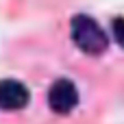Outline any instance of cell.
Here are the masks:
<instances>
[{
    "label": "cell",
    "mask_w": 124,
    "mask_h": 124,
    "mask_svg": "<svg viewBox=\"0 0 124 124\" xmlns=\"http://www.w3.org/2000/svg\"><path fill=\"white\" fill-rule=\"evenodd\" d=\"M111 28H113V37H116V41H118V44L124 48V17H122V15L113 20Z\"/></svg>",
    "instance_id": "277c9868"
},
{
    "label": "cell",
    "mask_w": 124,
    "mask_h": 124,
    "mask_svg": "<svg viewBox=\"0 0 124 124\" xmlns=\"http://www.w3.org/2000/svg\"><path fill=\"white\" fill-rule=\"evenodd\" d=\"M70 35H72L74 46L89 57H100L109 48L107 33L92 15H85V13L74 15L70 22Z\"/></svg>",
    "instance_id": "6da1fadb"
},
{
    "label": "cell",
    "mask_w": 124,
    "mask_h": 124,
    "mask_svg": "<svg viewBox=\"0 0 124 124\" xmlns=\"http://www.w3.org/2000/svg\"><path fill=\"white\" fill-rule=\"evenodd\" d=\"M48 105L54 113L68 116L78 107V89L70 78H59L50 85L48 92Z\"/></svg>",
    "instance_id": "7a4b0ae2"
},
{
    "label": "cell",
    "mask_w": 124,
    "mask_h": 124,
    "mask_svg": "<svg viewBox=\"0 0 124 124\" xmlns=\"http://www.w3.org/2000/svg\"><path fill=\"white\" fill-rule=\"evenodd\" d=\"M31 94L24 83L15 78H4L0 81V109L2 111H20L28 105Z\"/></svg>",
    "instance_id": "3957f363"
}]
</instances>
